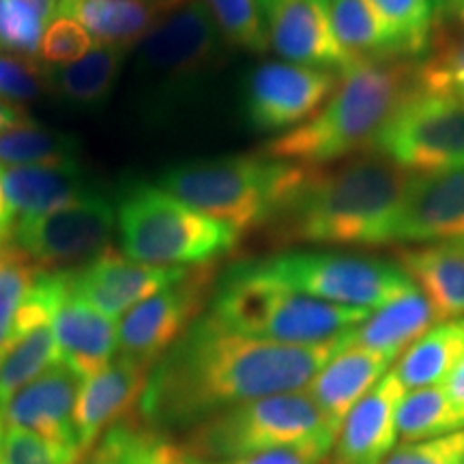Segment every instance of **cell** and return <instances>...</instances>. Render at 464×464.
I'll return each mask as SVG.
<instances>
[{
	"instance_id": "obj_1",
	"label": "cell",
	"mask_w": 464,
	"mask_h": 464,
	"mask_svg": "<svg viewBox=\"0 0 464 464\" xmlns=\"http://www.w3.org/2000/svg\"><path fill=\"white\" fill-rule=\"evenodd\" d=\"M344 338L310 346L280 344L230 332L211 314H202L150 365L138 411L160 432L191 430L249 400L301 392Z\"/></svg>"
},
{
	"instance_id": "obj_2",
	"label": "cell",
	"mask_w": 464,
	"mask_h": 464,
	"mask_svg": "<svg viewBox=\"0 0 464 464\" xmlns=\"http://www.w3.org/2000/svg\"><path fill=\"white\" fill-rule=\"evenodd\" d=\"M409 177V170L376 150L307 168L266 228L282 243L387 246Z\"/></svg>"
},
{
	"instance_id": "obj_3",
	"label": "cell",
	"mask_w": 464,
	"mask_h": 464,
	"mask_svg": "<svg viewBox=\"0 0 464 464\" xmlns=\"http://www.w3.org/2000/svg\"><path fill=\"white\" fill-rule=\"evenodd\" d=\"M415 91V61L353 63L340 72L329 100L305 123L266 144L263 155L316 168L370 150L387 121Z\"/></svg>"
},
{
	"instance_id": "obj_4",
	"label": "cell",
	"mask_w": 464,
	"mask_h": 464,
	"mask_svg": "<svg viewBox=\"0 0 464 464\" xmlns=\"http://www.w3.org/2000/svg\"><path fill=\"white\" fill-rule=\"evenodd\" d=\"M208 314L247 338L310 346L351 334L370 310L310 297L263 274L249 260L224 271L213 288Z\"/></svg>"
},
{
	"instance_id": "obj_5",
	"label": "cell",
	"mask_w": 464,
	"mask_h": 464,
	"mask_svg": "<svg viewBox=\"0 0 464 464\" xmlns=\"http://www.w3.org/2000/svg\"><path fill=\"white\" fill-rule=\"evenodd\" d=\"M305 172L293 161L249 155L170 168L158 188L243 235L274 222Z\"/></svg>"
},
{
	"instance_id": "obj_6",
	"label": "cell",
	"mask_w": 464,
	"mask_h": 464,
	"mask_svg": "<svg viewBox=\"0 0 464 464\" xmlns=\"http://www.w3.org/2000/svg\"><path fill=\"white\" fill-rule=\"evenodd\" d=\"M127 258L153 266L211 265L235 247L237 232L174 198L158 185H136L116 202Z\"/></svg>"
},
{
	"instance_id": "obj_7",
	"label": "cell",
	"mask_w": 464,
	"mask_h": 464,
	"mask_svg": "<svg viewBox=\"0 0 464 464\" xmlns=\"http://www.w3.org/2000/svg\"><path fill=\"white\" fill-rule=\"evenodd\" d=\"M338 428L323 415L307 392H286L237 404L191 428L183 448L207 462H228L288 448Z\"/></svg>"
},
{
	"instance_id": "obj_8",
	"label": "cell",
	"mask_w": 464,
	"mask_h": 464,
	"mask_svg": "<svg viewBox=\"0 0 464 464\" xmlns=\"http://www.w3.org/2000/svg\"><path fill=\"white\" fill-rule=\"evenodd\" d=\"M254 263L288 288L329 304L370 312L417 288L402 266L365 254L299 249Z\"/></svg>"
},
{
	"instance_id": "obj_9",
	"label": "cell",
	"mask_w": 464,
	"mask_h": 464,
	"mask_svg": "<svg viewBox=\"0 0 464 464\" xmlns=\"http://www.w3.org/2000/svg\"><path fill=\"white\" fill-rule=\"evenodd\" d=\"M370 150L404 170L464 168V103L415 91L387 121Z\"/></svg>"
},
{
	"instance_id": "obj_10",
	"label": "cell",
	"mask_w": 464,
	"mask_h": 464,
	"mask_svg": "<svg viewBox=\"0 0 464 464\" xmlns=\"http://www.w3.org/2000/svg\"><path fill=\"white\" fill-rule=\"evenodd\" d=\"M219 50V33L205 0L170 11L136 45V78L150 97L185 89L207 72Z\"/></svg>"
},
{
	"instance_id": "obj_11",
	"label": "cell",
	"mask_w": 464,
	"mask_h": 464,
	"mask_svg": "<svg viewBox=\"0 0 464 464\" xmlns=\"http://www.w3.org/2000/svg\"><path fill=\"white\" fill-rule=\"evenodd\" d=\"M116 228V205L100 191L54 211L20 219L11 243L42 271H72L106 252Z\"/></svg>"
},
{
	"instance_id": "obj_12",
	"label": "cell",
	"mask_w": 464,
	"mask_h": 464,
	"mask_svg": "<svg viewBox=\"0 0 464 464\" xmlns=\"http://www.w3.org/2000/svg\"><path fill=\"white\" fill-rule=\"evenodd\" d=\"M213 263L191 266L183 280L168 286L121 316L116 327L119 357L153 365L202 316L213 290Z\"/></svg>"
},
{
	"instance_id": "obj_13",
	"label": "cell",
	"mask_w": 464,
	"mask_h": 464,
	"mask_svg": "<svg viewBox=\"0 0 464 464\" xmlns=\"http://www.w3.org/2000/svg\"><path fill=\"white\" fill-rule=\"evenodd\" d=\"M338 72L266 61L243 86V110L256 131H288L305 123L338 86Z\"/></svg>"
},
{
	"instance_id": "obj_14",
	"label": "cell",
	"mask_w": 464,
	"mask_h": 464,
	"mask_svg": "<svg viewBox=\"0 0 464 464\" xmlns=\"http://www.w3.org/2000/svg\"><path fill=\"white\" fill-rule=\"evenodd\" d=\"M393 243H464V168L411 174L387 237Z\"/></svg>"
},
{
	"instance_id": "obj_15",
	"label": "cell",
	"mask_w": 464,
	"mask_h": 464,
	"mask_svg": "<svg viewBox=\"0 0 464 464\" xmlns=\"http://www.w3.org/2000/svg\"><path fill=\"white\" fill-rule=\"evenodd\" d=\"M191 266H153L121 256L106 249L78 269L69 271L72 290L80 299L110 318L127 314L131 307L142 304L179 280H183Z\"/></svg>"
},
{
	"instance_id": "obj_16",
	"label": "cell",
	"mask_w": 464,
	"mask_h": 464,
	"mask_svg": "<svg viewBox=\"0 0 464 464\" xmlns=\"http://www.w3.org/2000/svg\"><path fill=\"white\" fill-rule=\"evenodd\" d=\"M82 382L84 379L75 370L56 362L0 409L3 428L39 434L56 448L82 456L73 423L75 402Z\"/></svg>"
},
{
	"instance_id": "obj_17",
	"label": "cell",
	"mask_w": 464,
	"mask_h": 464,
	"mask_svg": "<svg viewBox=\"0 0 464 464\" xmlns=\"http://www.w3.org/2000/svg\"><path fill=\"white\" fill-rule=\"evenodd\" d=\"M269 45L286 63L344 72L353 61L329 28L324 7L316 0H266L263 5Z\"/></svg>"
},
{
	"instance_id": "obj_18",
	"label": "cell",
	"mask_w": 464,
	"mask_h": 464,
	"mask_svg": "<svg viewBox=\"0 0 464 464\" xmlns=\"http://www.w3.org/2000/svg\"><path fill=\"white\" fill-rule=\"evenodd\" d=\"M149 370L144 363L116 357L82 382L73 413L80 454L95 445L97 439L116 423L133 417L147 387Z\"/></svg>"
},
{
	"instance_id": "obj_19",
	"label": "cell",
	"mask_w": 464,
	"mask_h": 464,
	"mask_svg": "<svg viewBox=\"0 0 464 464\" xmlns=\"http://www.w3.org/2000/svg\"><path fill=\"white\" fill-rule=\"evenodd\" d=\"M404 387L396 372H387L342 421L332 450V464H382L396 450V411Z\"/></svg>"
},
{
	"instance_id": "obj_20",
	"label": "cell",
	"mask_w": 464,
	"mask_h": 464,
	"mask_svg": "<svg viewBox=\"0 0 464 464\" xmlns=\"http://www.w3.org/2000/svg\"><path fill=\"white\" fill-rule=\"evenodd\" d=\"M52 329L58 346V362L67 363L84 381L106 368L119 351L112 318L80 299L72 290V277L52 318Z\"/></svg>"
},
{
	"instance_id": "obj_21",
	"label": "cell",
	"mask_w": 464,
	"mask_h": 464,
	"mask_svg": "<svg viewBox=\"0 0 464 464\" xmlns=\"http://www.w3.org/2000/svg\"><path fill=\"white\" fill-rule=\"evenodd\" d=\"M392 362L393 359L382 353L353 344L346 334L334 357L318 370L314 381L307 385V393L314 398L323 415L340 432L348 411L387 374Z\"/></svg>"
},
{
	"instance_id": "obj_22",
	"label": "cell",
	"mask_w": 464,
	"mask_h": 464,
	"mask_svg": "<svg viewBox=\"0 0 464 464\" xmlns=\"http://www.w3.org/2000/svg\"><path fill=\"white\" fill-rule=\"evenodd\" d=\"M0 181L15 224L20 219L44 216L65 207L92 191L78 160L44 166L0 168Z\"/></svg>"
},
{
	"instance_id": "obj_23",
	"label": "cell",
	"mask_w": 464,
	"mask_h": 464,
	"mask_svg": "<svg viewBox=\"0 0 464 464\" xmlns=\"http://www.w3.org/2000/svg\"><path fill=\"white\" fill-rule=\"evenodd\" d=\"M168 15L149 0H58L56 17H72L97 45L130 52Z\"/></svg>"
},
{
	"instance_id": "obj_24",
	"label": "cell",
	"mask_w": 464,
	"mask_h": 464,
	"mask_svg": "<svg viewBox=\"0 0 464 464\" xmlns=\"http://www.w3.org/2000/svg\"><path fill=\"white\" fill-rule=\"evenodd\" d=\"M400 266L430 301L439 323L464 318V243L402 249Z\"/></svg>"
},
{
	"instance_id": "obj_25",
	"label": "cell",
	"mask_w": 464,
	"mask_h": 464,
	"mask_svg": "<svg viewBox=\"0 0 464 464\" xmlns=\"http://www.w3.org/2000/svg\"><path fill=\"white\" fill-rule=\"evenodd\" d=\"M434 323L439 321L430 301L423 297L420 288H415L370 312V316L348 334V340L396 359L428 329H432Z\"/></svg>"
},
{
	"instance_id": "obj_26",
	"label": "cell",
	"mask_w": 464,
	"mask_h": 464,
	"mask_svg": "<svg viewBox=\"0 0 464 464\" xmlns=\"http://www.w3.org/2000/svg\"><path fill=\"white\" fill-rule=\"evenodd\" d=\"M75 464H202V460L174 443L166 432L133 415L103 432Z\"/></svg>"
},
{
	"instance_id": "obj_27",
	"label": "cell",
	"mask_w": 464,
	"mask_h": 464,
	"mask_svg": "<svg viewBox=\"0 0 464 464\" xmlns=\"http://www.w3.org/2000/svg\"><path fill=\"white\" fill-rule=\"evenodd\" d=\"M324 14L335 42L353 63L406 58L396 34L370 0H329Z\"/></svg>"
},
{
	"instance_id": "obj_28",
	"label": "cell",
	"mask_w": 464,
	"mask_h": 464,
	"mask_svg": "<svg viewBox=\"0 0 464 464\" xmlns=\"http://www.w3.org/2000/svg\"><path fill=\"white\" fill-rule=\"evenodd\" d=\"M464 359V318L439 323L400 355L393 372L404 392L443 385Z\"/></svg>"
},
{
	"instance_id": "obj_29",
	"label": "cell",
	"mask_w": 464,
	"mask_h": 464,
	"mask_svg": "<svg viewBox=\"0 0 464 464\" xmlns=\"http://www.w3.org/2000/svg\"><path fill=\"white\" fill-rule=\"evenodd\" d=\"M125 56L123 50L95 44L89 54L72 65L45 69V84L72 106H102L114 91Z\"/></svg>"
},
{
	"instance_id": "obj_30",
	"label": "cell",
	"mask_w": 464,
	"mask_h": 464,
	"mask_svg": "<svg viewBox=\"0 0 464 464\" xmlns=\"http://www.w3.org/2000/svg\"><path fill=\"white\" fill-rule=\"evenodd\" d=\"M417 91L464 103V22L445 20L432 26L420 63H415Z\"/></svg>"
},
{
	"instance_id": "obj_31",
	"label": "cell",
	"mask_w": 464,
	"mask_h": 464,
	"mask_svg": "<svg viewBox=\"0 0 464 464\" xmlns=\"http://www.w3.org/2000/svg\"><path fill=\"white\" fill-rule=\"evenodd\" d=\"M398 439L404 443L439 439L464 430V420L451 404L445 385L421 387L406 393L396 411Z\"/></svg>"
},
{
	"instance_id": "obj_32",
	"label": "cell",
	"mask_w": 464,
	"mask_h": 464,
	"mask_svg": "<svg viewBox=\"0 0 464 464\" xmlns=\"http://www.w3.org/2000/svg\"><path fill=\"white\" fill-rule=\"evenodd\" d=\"M56 362L58 346L52 321L24 329L0 359V409Z\"/></svg>"
},
{
	"instance_id": "obj_33",
	"label": "cell",
	"mask_w": 464,
	"mask_h": 464,
	"mask_svg": "<svg viewBox=\"0 0 464 464\" xmlns=\"http://www.w3.org/2000/svg\"><path fill=\"white\" fill-rule=\"evenodd\" d=\"M78 138L45 130L37 123L0 133V168L61 164L78 160Z\"/></svg>"
},
{
	"instance_id": "obj_34",
	"label": "cell",
	"mask_w": 464,
	"mask_h": 464,
	"mask_svg": "<svg viewBox=\"0 0 464 464\" xmlns=\"http://www.w3.org/2000/svg\"><path fill=\"white\" fill-rule=\"evenodd\" d=\"M39 274L42 269L20 247L0 246V359L14 344L17 318Z\"/></svg>"
},
{
	"instance_id": "obj_35",
	"label": "cell",
	"mask_w": 464,
	"mask_h": 464,
	"mask_svg": "<svg viewBox=\"0 0 464 464\" xmlns=\"http://www.w3.org/2000/svg\"><path fill=\"white\" fill-rule=\"evenodd\" d=\"M205 3L216 22L219 37H224L230 45L247 52H266L269 48L265 11L258 0H205Z\"/></svg>"
},
{
	"instance_id": "obj_36",
	"label": "cell",
	"mask_w": 464,
	"mask_h": 464,
	"mask_svg": "<svg viewBox=\"0 0 464 464\" xmlns=\"http://www.w3.org/2000/svg\"><path fill=\"white\" fill-rule=\"evenodd\" d=\"M370 3L396 34L404 56H421L434 26L430 0H370Z\"/></svg>"
},
{
	"instance_id": "obj_37",
	"label": "cell",
	"mask_w": 464,
	"mask_h": 464,
	"mask_svg": "<svg viewBox=\"0 0 464 464\" xmlns=\"http://www.w3.org/2000/svg\"><path fill=\"white\" fill-rule=\"evenodd\" d=\"M50 24L20 0H0V50L39 61V48Z\"/></svg>"
},
{
	"instance_id": "obj_38",
	"label": "cell",
	"mask_w": 464,
	"mask_h": 464,
	"mask_svg": "<svg viewBox=\"0 0 464 464\" xmlns=\"http://www.w3.org/2000/svg\"><path fill=\"white\" fill-rule=\"evenodd\" d=\"M92 37L72 17H56L45 28L39 58L50 67H65L89 54Z\"/></svg>"
},
{
	"instance_id": "obj_39",
	"label": "cell",
	"mask_w": 464,
	"mask_h": 464,
	"mask_svg": "<svg viewBox=\"0 0 464 464\" xmlns=\"http://www.w3.org/2000/svg\"><path fill=\"white\" fill-rule=\"evenodd\" d=\"M75 451L56 448L54 443L26 430H5L3 464H75Z\"/></svg>"
},
{
	"instance_id": "obj_40",
	"label": "cell",
	"mask_w": 464,
	"mask_h": 464,
	"mask_svg": "<svg viewBox=\"0 0 464 464\" xmlns=\"http://www.w3.org/2000/svg\"><path fill=\"white\" fill-rule=\"evenodd\" d=\"M45 69L39 61L0 56V102L17 103L37 100L45 91Z\"/></svg>"
},
{
	"instance_id": "obj_41",
	"label": "cell",
	"mask_w": 464,
	"mask_h": 464,
	"mask_svg": "<svg viewBox=\"0 0 464 464\" xmlns=\"http://www.w3.org/2000/svg\"><path fill=\"white\" fill-rule=\"evenodd\" d=\"M382 464H464V430L400 445Z\"/></svg>"
},
{
	"instance_id": "obj_42",
	"label": "cell",
	"mask_w": 464,
	"mask_h": 464,
	"mask_svg": "<svg viewBox=\"0 0 464 464\" xmlns=\"http://www.w3.org/2000/svg\"><path fill=\"white\" fill-rule=\"evenodd\" d=\"M334 434H318L307 440H301L297 445H288V448H277L269 451H260V454L237 458L228 462H207L202 464H323L324 458L332 454Z\"/></svg>"
},
{
	"instance_id": "obj_43",
	"label": "cell",
	"mask_w": 464,
	"mask_h": 464,
	"mask_svg": "<svg viewBox=\"0 0 464 464\" xmlns=\"http://www.w3.org/2000/svg\"><path fill=\"white\" fill-rule=\"evenodd\" d=\"M34 121L28 116L24 108H17L14 103H3L0 102V133L15 130V127L31 125Z\"/></svg>"
},
{
	"instance_id": "obj_44",
	"label": "cell",
	"mask_w": 464,
	"mask_h": 464,
	"mask_svg": "<svg viewBox=\"0 0 464 464\" xmlns=\"http://www.w3.org/2000/svg\"><path fill=\"white\" fill-rule=\"evenodd\" d=\"M443 385H445V390H448L451 404L456 406V411L462 415V420H464V359L458 363V368L448 376V381H445Z\"/></svg>"
},
{
	"instance_id": "obj_45",
	"label": "cell",
	"mask_w": 464,
	"mask_h": 464,
	"mask_svg": "<svg viewBox=\"0 0 464 464\" xmlns=\"http://www.w3.org/2000/svg\"><path fill=\"white\" fill-rule=\"evenodd\" d=\"M15 230V218L14 211H11L7 196H5L3 181H0V246H7L14 239Z\"/></svg>"
},
{
	"instance_id": "obj_46",
	"label": "cell",
	"mask_w": 464,
	"mask_h": 464,
	"mask_svg": "<svg viewBox=\"0 0 464 464\" xmlns=\"http://www.w3.org/2000/svg\"><path fill=\"white\" fill-rule=\"evenodd\" d=\"M458 3H460V0H430L434 24H440V22L451 20V17H454Z\"/></svg>"
},
{
	"instance_id": "obj_47",
	"label": "cell",
	"mask_w": 464,
	"mask_h": 464,
	"mask_svg": "<svg viewBox=\"0 0 464 464\" xmlns=\"http://www.w3.org/2000/svg\"><path fill=\"white\" fill-rule=\"evenodd\" d=\"M20 3H24L26 7H31L34 11V14L42 15L48 24L52 20H56L58 0H20Z\"/></svg>"
},
{
	"instance_id": "obj_48",
	"label": "cell",
	"mask_w": 464,
	"mask_h": 464,
	"mask_svg": "<svg viewBox=\"0 0 464 464\" xmlns=\"http://www.w3.org/2000/svg\"><path fill=\"white\" fill-rule=\"evenodd\" d=\"M149 3H155V5H160L161 9H166L168 14H170V11H174V9H177V7H181V5L189 3V0H149Z\"/></svg>"
},
{
	"instance_id": "obj_49",
	"label": "cell",
	"mask_w": 464,
	"mask_h": 464,
	"mask_svg": "<svg viewBox=\"0 0 464 464\" xmlns=\"http://www.w3.org/2000/svg\"><path fill=\"white\" fill-rule=\"evenodd\" d=\"M451 20L464 22V0H460V3H458V7L454 11V17H451Z\"/></svg>"
},
{
	"instance_id": "obj_50",
	"label": "cell",
	"mask_w": 464,
	"mask_h": 464,
	"mask_svg": "<svg viewBox=\"0 0 464 464\" xmlns=\"http://www.w3.org/2000/svg\"><path fill=\"white\" fill-rule=\"evenodd\" d=\"M3 434H5V428H3V420H0V464H3Z\"/></svg>"
},
{
	"instance_id": "obj_51",
	"label": "cell",
	"mask_w": 464,
	"mask_h": 464,
	"mask_svg": "<svg viewBox=\"0 0 464 464\" xmlns=\"http://www.w3.org/2000/svg\"><path fill=\"white\" fill-rule=\"evenodd\" d=\"M316 3H321V5H323V7H324V5H327V3H329V0H316Z\"/></svg>"
},
{
	"instance_id": "obj_52",
	"label": "cell",
	"mask_w": 464,
	"mask_h": 464,
	"mask_svg": "<svg viewBox=\"0 0 464 464\" xmlns=\"http://www.w3.org/2000/svg\"><path fill=\"white\" fill-rule=\"evenodd\" d=\"M260 3H263V5H265V3H266V0H260Z\"/></svg>"
}]
</instances>
